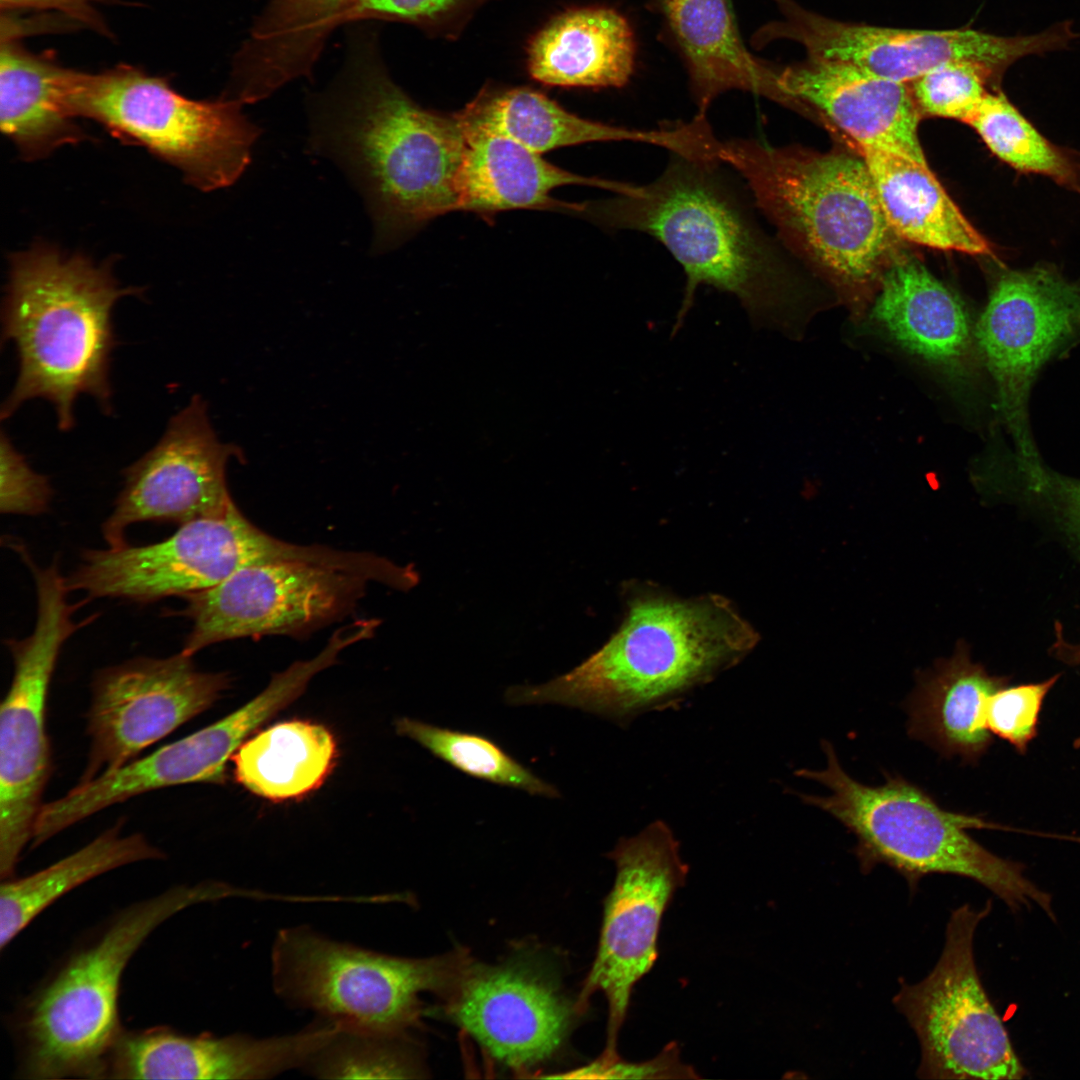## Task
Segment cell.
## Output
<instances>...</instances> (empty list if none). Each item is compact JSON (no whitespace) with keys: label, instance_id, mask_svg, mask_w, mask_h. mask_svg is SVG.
<instances>
[{"label":"cell","instance_id":"14","mask_svg":"<svg viewBox=\"0 0 1080 1080\" xmlns=\"http://www.w3.org/2000/svg\"><path fill=\"white\" fill-rule=\"evenodd\" d=\"M783 19L754 35L764 45L779 38L802 44L808 57L842 62L888 80L910 83L929 71L956 61L985 65L1000 75L1029 54L1063 47L1057 27L1025 37H1002L971 29H903L849 23L806 10L794 0H773Z\"/></svg>","mask_w":1080,"mask_h":1080},{"label":"cell","instance_id":"25","mask_svg":"<svg viewBox=\"0 0 1080 1080\" xmlns=\"http://www.w3.org/2000/svg\"><path fill=\"white\" fill-rule=\"evenodd\" d=\"M463 129L465 150L458 180V210L493 215L514 209H558L581 215L583 203L559 201L550 193L565 185H583L624 194L634 185L577 175L508 137Z\"/></svg>","mask_w":1080,"mask_h":1080},{"label":"cell","instance_id":"36","mask_svg":"<svg viewBox=\"0 0 1080 1080\" xmlns=\"http://www.w3.org/2000/svg\"><path fill=\"white\" fill-rule=\"evenodd\" d=\"M395 728L399 735L414 740L465 774L534 795L559 796L553 785L537 777L487 737L411 718L398 719Z\"/></svg>","mask_w":1080,"mask_h":1080},{"label":"cell","instance_id":"34","mask_svg":"<svg viewBox=\"0 0 1080 1080\" xmlns=\"http://www.w3.org/2000/svg\"><path fill=\"white\" fill-rule=\"evenodd\" d=\"M968 125L1014 169L1047 176L1080 193L1079 160L1042 136L1001 91L987 92Z\"/></svg>","mask_w":1080,"mask_h":1080},{"label":"cell","instance_id":"20","mask_svg":"<svg viewBox=\"0 0 1080 1080\" xmlns=\"http://www.w3.org/2000/svg\"><path fill=\"white\" fill-rule=\"evenodd\" d=\"M269 719L258 698L220 720L122 767L77 784L45 803L35 822L37 847L70 826L110 806L157 789L192 783L224 784L226 764L246 737Z\"/></svg>","mask_w":1080,"mask_h":1080},{"label":"cell","instance_id":"45","mask_svg":"<svg viewBox=\"0 0 1080 1080\" xmlns=\"http://www.w3.org/2000/svg\"><path fill=\"white\" fill-rule=\"evenodd\" d=\"M731 3V0H728Z\"/></svg>","mask_w":1080,"mask_h":1080},{"label":"cell","instance_id":"27","mask_svg":"<svg viewBox=\"0 0 1080 1080\" xmlns=\"http://www.w3.org/2000/svg\"><path fill=\"white\" fill-rule=\"evenodd\" d=\"M667 26L688 68L698 114L712 101L738 89L789 105L777 71L745 48L728 0H660Z\"/></svg>","mask_w":1080,"mask_h":1080},{"label":"cell","instance_id":"38","mask_svg":"<svg viewBox=\"0 0 1080 1080\" xmlns=\"http://www.w3.org/2000/svg\"><path fill=\"white\" fill-rule=\"evenodd\" d=\"M1059 677L1057 674L1041 682L997 689L985 706L989 732L1006 741L1017 753L1025 754L1038 735L1044 700Z\"/></svg>","mask_w":1080,"mask_h":1080},{"label":"cell","instance_id":"15","mask_svg":"<svg viewBox=\"0 0 1080 1080\" xmlns=\"http://www.w3.org/2000/svg\"><path fill=\"white\" fill-rule=\"evenodd\" d=\"M266 554L262 532L233 502L220 515L181 524L158 543L86 550L66 580L70 591H83L88 600L144 604L214 587Z\"/></svg>","mask_w":1080,"mask_h":1080},{"label":"cell","instance_id":"37","mask_svg":"<svg viewBox=\"0 0 1080 1080\" xmlns=\"http://www.w3.org/2000/svg\"><path fill=\"white\" fill-rule=\"evenodd\" d=\"M999 76L972 61L941 65L909 83L921 115L954 119L966 124L987 94V84Z\"/></svg>","mask_w":1080,"mask_h":1080},{"label":"cell","instance_id":"13","mask_svg":"<svg viewBox=\"0 0 1080 1080\" xmlns=\"http://www.w3.org/2000/svg\"><path fill=\"white\" fill-rule=\"evenodd\" d=\"M608 857L616 867L614 884L604 902L596 956L577 1005L585 1012L590 997L603 993L608 1021L602 1056L614 1058L632 991L657 960L663 915L689 868L674 833L660 820L620 839Z\"/></svg>","mask_w":1080,"mask_h":1080},{"label":"cell","instance_id":"35","mask_svg":"<svg viewBox=\"0 0 1080 1080\" xmlns=\"http://www.w3.org/2000/svg\"><path fill=\"white\" fill-rule=\"evenodd\" d=\"M409 1033L352 1028L338 1033L303 1067L325 1079H407L423 1076L422 1064Z\"/></svg>","mask_w":1080,"mask_h":1080},{"label":"cell","instance_id":"6","mask_svg":"<svg viewBox=\"0 0 1080 1080\" xmlns=\"http://www.w3.org/2000/svg\"><path fill=\"white\" fill-rule=\"evenodd\" d=\"M717 158L741 176L783 241L841 284L867 285L884 268L896 235L861 155L734 138L720 140Z\"/></svg>","mask_w":1080,"mask_h":1080},{"label":"cell","instance_id":"3","mask_svg":"<svg viewBox=\"0 0 1080 1080\" xmlns=\"http://www.w3.org/2000/svg\"><path fill=\"white\" fill-rule=\"evenodd\" d=\"M757 640L721 596L684 600L638 592L619 630L596 653L547 683L510 688L506 698L577 707L625 723L679 702L738 663Z\"/></svg>","mask_w":1080,"mask_h":1080},{"label":"cell","instance_id":"32","mask_svg":"<svg viewBox=\"0 0 1080 1080\" xmlns=\"http://www.w3.org/2000/svg\"><path fill=\"white\" fill-rule=\"evenodd\" d=\"M122 823L56 863L0 886V947L3 950L41 912L76 887L116 868L159 860L165 854L144 835H123Z\"/></svg>","mask_w":1080,"mask_h":1080},{"label":"cell","instance_id":"7","mask_svg":"<svg viewBox=\"0 0 1080 1080\" xmlns=\"http://www.w3.org/2000/svg\"><path fill=\"white\" fill-rule=\"evenodd\" d=\"M242 894V889L227 883L204 881L170 888L121 911L27 1003L19 1023L22 1076L102 1079L123 1031L118 997L123 972L135 952L180 911Z\"/></svg>","mask_w":1080,"mask_h":1080},{"label":"cell","instance_id":"39","mask_svg":"<svg viewBox=\"0 0 1080 1080\" xmlns=\"http://www.w3.org/2000/svg\"><path fill=\"white\" fill-rule=\"evenodd\" d=\"M0 511L3 514L39 515L53 496L49 479L34 471L4 430L0 438Z\"/></svg>","mask_w":1080,"mask_h":1080},{"label":"cell","instance_id":"29","mask_svg":"<svg viewBox=\"0 0 1080 1080\" xmlns=\"http://www.w3.org/2000/svg\"><path fill=\"white\" fill-rule=\"evenodd\" d=\"M635 41L627 20L609 8L568 11L532 40L528 68L540 83L561 87H620L633 73Z\"/></svg>","mask_w":1080,"mask_h":1080},{"label":"cell","instance_id":"22","mask_svg":"<svg viewBox=\"0 0 1080 1080\" xmlns=\"http://www.w3.org/2000/svg\"><path fill=\"white\" fill-rule=\"evenodd\" d=\"M777 81L790 106L806 104L821 112L858 149L890 152L928 164L918 137L921 114L909 83L813 57L777 71Z\"/></svg>","mask_w":1080,"mask_h":1080},{"label":"cell","instance_id":"21","mask_svg":"<svg viewBox=\"0 0 1080 1080\" xmlns=\"http://www.w3.org/2000/svg\"><path fill=\"white\" fill-rule=\"evenodd\" d=\"M314 1047V1037L305 1029L266 1038L192 1036L166 1027L122 1031L103 1078L269 1079L301 1068Z\"/></svg>","mask_w":1080,"mask_h":1080},{"label":"cell","instance_id":"24","mask_svg":"<svg viewBox=\"0 0 1080 1080\" xmlns=\"http://www.w3.org/2000/svg\"><path fill=\"white\" fill-rule=\"evenodd\" d=\"M358 0H268L234 57L225 96L253 104L310 77L326 40Z\"/></svg>","mask_w":1080,"mask_h":1080},{"label":"cell","instance_id":"2","mask_svg":"<svg viewBox=\"0 0 1080 1080\" xmlns=\"http://www.w3.org/2000/svg\"><path fill=\"white\" fill-rule=\"evenodd\" d=\"M720 160L671 152L663 173L625 194L586 202L584 217L647 233L683 267L686 284L674 333L702 284L736 296L757 325L784 322L794 287L755 201Z\"/></svg>","mask_w":1080,"mask_h":1080},{"label":"cell","instance_id":"31","mask_svg":"<svg viewBox=\"0 0 1080 1080\" xmlns=\"http://www.w3.org/2000/svg\"><path fill=\"white\" fill-rule=\"evenodd\" d=\"M68 69L11 39L0 47V124L22 158L37 160L86 138L63 103Z\"/></svg>","mask_w":1080,"mask_h":1080},{"label":"cell","instance_id":"40","mask_svg":"<svg viewBox=\"0 0 1080 1080\" xmlns=\"http://www.w3.org/2000/svg\"><path fill=\"white\" fill-rule=\"evenodd\" d=\"M561 1078L578 1079H670V1078H695V1071L681 1062L679 1049L675 1043H670L663 1051L653 1059L643 1062H628L619 1056L605 1058L600 1056L592 1063L571 1071Z\"/></svg>","mask_w":1080,"mask_h":1080},{"label":"cell","instance_id":"9","mask_svg":"<svg viewBox=\"0 0 1080 1080\" xmlns=\"http://www.w3.org/2000/svg\"><path fill=\"white\" fill-rule=\"evenodd\" d=\"M471 960L462 950L429 958L388 955L302 925L275 937L271 978L290 1007L347 1027L406 1034L419 1025L420 994L446 996Z\"/></svg>","mask_w":1080,"mask_h":1080},{"label":"cell","instance_id":"44","mask_svg":"<svg viewBox=\"0 0 1080 1080\" xmlns=\"http://www.w3.org/2000/svg\"><path fill=\"white\" fill-rule=\"evenodd\" d=\"M1052 648L1059 660L1071 666H1080V644H1072L1058 638ZM1074 745L1080 747V736L1075 740Z\"/></svg>","mask_w":1080,"mask_h":1080},{"label":"cell","instance_id":"17","mask_svg":"<svg viewBox=\"0 0 1080 1080\" xmlns=\"http://www.w3.org/2000/svg\"><path fill=\"white\" fill-rule=\"evenodd\" d=\"M231 680L225 672L198 670L193 656L182 651L137 657L97 672L87 712L88 758L78 784L136 759L213 706Z\"/></svg>","mask_w":1080,"mask_h":1080},{"label":"cell","instance_id":"33","mask_svg":"<svg viewBox=\"0 0 1080 1080\" xmlns=\"http://www.w3.org/2000/svg\"><path fill=\"white\" fill-rule=\"evenodd\" d=\"M336 755L335 738L325 726L291 720L244 741L231 760L239 784L260 797L282 801L317 789Z\"/></svg>","mask_w":1080,"mask_h":1080},{"label":"cell","instance_id":"8","mask_svg":"<svg viewBox=\"0 0 1080 1080\" xmlns=\"http://www.w3.org/2000/svg\"><path fill=\"white\" fill-rule=\"evenodd\" d=\"M63 103L71 117L92 119L119 140L147 148L202 191L237 181L262 133L240 101L189 99L129 66L94 74L69 69Z\"/></svg>","mask_w":1080,"mask_h":1080},{"label":"cell","instance_id":"42","mask_svg":"<svg viewBox=\"0 0 1080 1080\" xmlns=\"http://www.w3.org/2000/svg\"><path fill=\"white\" fill-rule=\"evenodd\" d=\"M1025 481L1029 490L1054 510L1065 531L1080 543V479L1063 476L1044 466Z\"/></svg>","mask_w":1080,"mask_h":1080},{"label":"cell","instance_id":"19","mask_svg":"<svg viewBox=\"0 0 1080 1080\" xmlns=\"http://www.w3.org/2000/svg\"><path fill=\"white\" fill-rule=\"evenodd\" d=\"M241 450L221 442L206 401L194 395L172 416L160 440L124 472V485L102 525L110 547L126 544V529L138 522L179 525L225 512L234 502L226 468Z\"/></svg>","mask_w":1080,"mask_h":1080},{"label":"cell","instance_id":"26","mask_svg":"<svg viewBox=\"0 0 1080 1080\" xmlns=\"http://www.w3.org/2000/svg\"><path fill=\"white\" fill-rule=\"evenodd\" d=\"M872 317L912 354L947 372L966 368L975 341L966 306L918 259L901 256L885 267Z\"/></svg>","mask_w":1080,"mask_h":1080},{"label":"cell","instance_id":"30","mask_svg":"<svg viewBox=\"0 0 1080 1080\" xmlns=\"http://www.w3.org/2000/svg\"><path fill=\"white\" fill-rule=\"evenodd\" d=\"M893 233L933 249L993 256L928 164L880 150L859 149Z\"/></svg>","mask_w":1080,"mask_h":1080},{"label":"cell","instance_id":"1","mask_svg":"<svg viewBox=\"0 0 1080 1080\" xmlns=\"http://www.w3.org/2000/svg\"><path fill=\"white\" fill-rule=\"evenodd\" d=\"M309 113L312 150L334 160L366 201L375 252L458 210L464 129L456 113L427 110L395 84L373 33L352 39L342 70L311 99Z\"/></svg>","mask_w":1080,"mask_h":1080},{"label":"cell","instance_id":"41","mask_svg":"<svg viewBox=\"0 0 1080 1080\" xmlns=\"http://www.w3.org/2000/svg\"><path fill=\"white\" fill-rule=\"evenodd\" d=\"M467 0H358L345 24L364 20L402 21L429 24L440 20Z\"/></svg>","mask_w":1080,"mask_h":1080},{"label":"cell","instance_id":"12","mask_svg":"<svg viewBox=\"0 0 1080 1080\" xmlns=\"http://www.w3.org/2000/svg\"><path fill=\"white\" fill-rule=\"evenodd\" d=\"M974 332L1019 471L1031 475L1043 463L1029 426L1030 391L1045 363L1080 336V283L1046 266L1003 271Z\"/></svg>","mask_w":1080,"mask_h":1080},{"label":"cell","instance_id":"43","mask_svg":"<svg viewBox=\"0 0 1080 1080\" xmlns=\"http://www.w3.org/2000/svg\"><path fill=\"white\" fill-rule=\"evenodd\" d=\"M109 0H0L2 11H55L87 26L100 28L96 7Z\"/></svg>","mask_w":1080,"mask_h":1080},{"label":"cell","instance_id":"23","mask_svg":"<svg viewBox=\"0 0 1080 1080\" xmlns=\"http://www.w3.org/2000/svg\"><path fill=\"white\" fill-rule=\"evenodd\" d=\"M456 115L464 128L503 135L539 154L590 142L634 141L690 155L703 139L694 120L652 130L617 127L579 117L527 87L483 91Z\"/></svg>","mask_w":1080,"mask_h":1080},{"label":"cell","instance_id":"28","mask_svg":"<svg viewBox=\"0 0 1080 1080\" xmlns=\"http://www.w3.org/2000/svg\"><path fill=\"white\" fill-rule=\"evenodd\" d=\"M1007 683L974 663L960 645L952 657L919 674L906 704L908 734L942 756L975 764L993 742L985 721L987 700Z\"/></svg>","mask_w":1080,"mask_h":1080},{"label":"cell","instance_id":"18","mask_svg":"<svg viewBox=\"0 0 1080 1080\" xmlns=\"http://www.w3.org/2000/svg\"><path fill=\"white\" fill-rule=\"evenodd\" d=\"M445 1015L503 1065L525 1071L550 1059L584 1012L544 964L473 960L443 997Z\"/></svg>","mask_w":1080,"mask_h":1080},{"label":"cell","instance_id":"10","mask_svg":"<svg viewBox=\"0 0 1080 1080\" xmlns=\"http://www.w3.org/2000/svg\"><path fill=\"white\" fill-rule=\"evenodd\" d=\"M37 595L33 632L6 640L13 677L0 709V875L12 878L21 853L31 842L52 760L46 731L50 682L65 642L95 615L81 622L74 613L59 560L47 567L30 565Z\"/></svg>","mask_w":1080,"mask_h":1080},{"label":"cell","instance_id":"11","mask_svg":"<svg viewBox=\"0 0 1080 1080\" xmlns=\"http://www.w3.org/2000/svg\"><path fill=\"white\" fill-rule=\"evenodd\" d=\"M992 908L953 910L933 970L920 982H903L893 998L914 1030L922 1079L1018 1080L1026 1070L980 981L974 934Z\"/></svg>","mask_w":1080,"mask_h":1080},{"label":"cell","instance_id":"5","mask_svg":"<svg viewBox=\"0 0 1080 1080\" xmlns=\"http://www.w3.org/2000/svg\"><path fill=\"white\" fill-rule=\"evenodd\" d=\"M822 748L825 769H800L795 774L824 785L830 794L799 797L832 815L856 837L855 854L863 872L885 864L911 889L930 874L966 877L988 888L1014 912L1036 905L1055 921L1051 895L1025 876L1024 865L992 853L967 832L998 826L943 809L900 775L886 774L885 782L877 786L860 783L845 772L830 742L822 741Z\"/></svg>","mask_w":1080,"mask_h":1080},{"label":"cell","instance_id":"4","mask_svg":"<svg viewBox=\"0 0 1080 1080\" xmlns=\"http://www.w3.org/2000/svg\"><path fill=\"white\" fill-rule=\"evenodd\" d=\"M140 291L120 287L111 264L96 265L46 243L12 255L1 343L14 344L19 370L1 419L40 398L52 404L58 428L69 431L82 394L110 414L109 371L116 345L112 311L120 298Z\"/></svg>","mask_w":1080,"mask_h":1080},{"label":"cell","instance_id":"16","mask_svg":"<svg viewBox=\"0 0 1080 1080\" xmlns=\"http://www.w3.org/2000/svg\"><path fill=\"white\" fill-rule=\"evenodd\" d=\"M364 577L327 566L278 561L242 569L218 585L191 593L173 614L191 620L181 651L193 656L228 640L298 636L350 612L365 592Z\"/></svg>","mask_w":1080,"mask_h":1080}]
</instances>
